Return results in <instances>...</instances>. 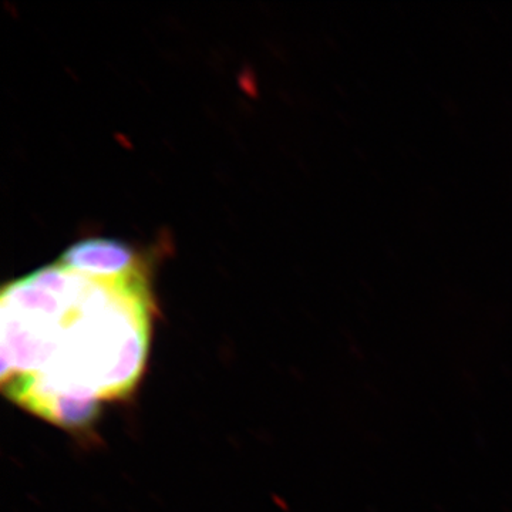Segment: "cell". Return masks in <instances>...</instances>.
Masks as SVG:
<instances>
[{
    "mask_svg": "<svg viewBox=\"0 0 512 512\" xmlns=\"http://www.w3.org/2000/svg\"><path fill=\"white\" fill-rule=\"evenodd\" d=\"M154 303L146 269L93 276L56 264L5 286L2 389L64 429L126 399L146 369Z\"/></svg>",
    "mask_w": 512,
    "mask_h": 512,
    "instance_id": "1",
    "label": "cell"
},
{
    "mask_svg": "<svg viewBox=\"0 0 512 512\" xmlns=\"http://www.w3.org/2000/svg\"><path fill=\"white\" fill-rule=\"evenodd\" d=\"M60 265L93 276H121L141 268L136 249L120 239L89 238L76 242L59 258Z\"/></svg>",
    "mask_w": 512,
    "mask_h": 512,
    "instance_id": "2",
    "label": "cell"
}]
</instances>
